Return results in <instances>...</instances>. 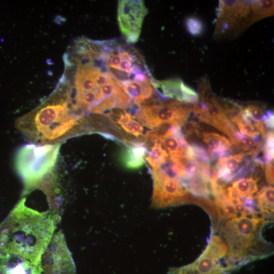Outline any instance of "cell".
<instances>
[{
    "instance_id": "1",
    "label": "cell",
    "mask_w": 274,
    "mask_h": 274,
    "mask_svg": "<svg viewBox=\"0 0 274 274\" xmlns=\"http://www.w3.org/2000/svg\"><path fill=\"white\" fill-rule=\"evenodd\" d=\"M60 144L23 146L18 151L15 166L26 185H37L45 176L54 175Z\"/></svg>"
},
{
    "instance_id": "2",
    "label": "cell",
    "mask_w": 274,
    "mask_h": 274,
    "mask_svg": "<svg viewBox=\"0 0 274 274\" xmlns=\"http://www.w3.org/2000/svg\"><path fill=\"white\" fill-rule=\"evenodd\" d=\"M248 215L231 219L222 228L229 247L227 256L235 267L234 263L247 257L259 239L261 227L266 222L254 215L252 217Z\"/></svg>"
},
{
    "instance_id": "3",
    "label": "cell",
    "mask_w": 274,
    "mask_h": 274,
    "mask_svg": "<svg viewBox=\"0 0 274 274\" xmlns=\"http://www.w3.org/2000/svg\"><path fill=\"white\" fill-rule=\"evenodd\" d=\"M193 106L190 103L170 100L139 108L133 117L152 130L165 124L181 127L186 124Z\"/></svg>"
},
{
    "instance_id": "4",
    "label": "cell",
    "mask_w": 274,
    "mask_h": 274,
    "mask_svg": "<svg viewBox=\"0 0 274 274\" xmlns=\"http://www.w3.org/2000/svg\"><path fill=\"white\" fill-rule=\"evenodd\" d=\"M249 1H220L215 38L235 37L251 24Z\"/></svg>"
},
{
    "instance_id": "5",
    "label": "cell",
    "mask_w": 274,
    "mask_h": 274,
    "mask_svg": "<svg viewBox=\"0 0 274 274\" xmlns=\"http://www.w3.org/2000/svg\"><path fill=\"white\" fill-rule=\"evenodd\" d=\"M154 191L153 203L158 208L184 202H194L188 190L179 182L178 177L170 167L153 168Z\"/></svg>"
},
{
    "instance_id": "6",
    "label": "cell",
    "mask_w": 274,
    "mask_h": 274,
    "mask_svg": "<svg viewBox=\"0 0 274 274\" xmlns=\"http://www.w3.org/2000/svg\"><path fill=\"white\" fill-rule=\"evenodd\" d=\"M147 12L143 1H118L117 20L121 33L127 42L134 43L138 41Z\"/></svg>"
},
{
    "instance_id": "7",
    "label": "cell",
    "mask_w": 274,
    "mask_h": 274,
    "mask_svg": "<svg viewBox=\"0 0 274 274\" xmlns=\"http://www.w3.org/2000/svg\"><path fill=\"white\" fill-rule=\"evenodd\" d=\"M41 266L45 274L76 273V267L67 248L64 252L56 251L53 241L43 257Z\"/></svg>"
},
{
    "instance_id": "8",
    "label": "cell",
    "mask_w": 274,
    "mask_h": 274,
    "mask_svg": "<svg viewBox=\"0 0 274 274\" xmlns=\"http://www.w3.org/2000/svg\"><path fill=\"white\" fill-rule=\"evenodd\" d=\"M42 271L41 265H36L15 254L0 258V274H41Z\"/></svg>"
},
{
    "instance_id": "9",
    "label": "cell",
    "mask_w": 274,
    "mask_h": 274,
    "mask_svg": "<svg viewBox=\"0 0 274 274\" xmlns=\"http://www.w3.org/2000/svg\"><path fill=\"white\" fill-rule=\"evenodd\" d=\"M158 83L165 96L176 98L181 102L194 105L199 100L198 94L180 79L163 80L158 81Z\"/></svg>"
},
{
    "instance_id": "10",
    "label": "cell",
    "mask_w": 274,
    "mask_h": 274,
    "mask_svg": "<svg viewBox=\"0 0 274 274\" xmlns=\"http://www.w3.org/2000/svg\"><path fill=\"white\" fill-rule=\"evenodd\" d=\"M155 79L143 82L129 81L118 85L135 104L139 105L150 99L153 92L152 83Z\"/></svg>"
},
{
    "instance_id": "11",
    "label": "cell",
    "mask_w": 274,
    "mask_h": 274,
    "mask_svg": "<svg viewBox=\"0 0 274 274\" xmlns=\"http://www.w3.org/2000/svg\"><path fill=\"white\" fill-rule=\"evenodd\" d=\"M201 134L210 154L216 152L229 151L232 148L231 142L223 135L213 132H203Z\"/></svg>"
},
{
    "instance_id": "12",
    "label": "cell",
    "mask_w": 274,
    "mask_h": 274,
    "mask_svg": "<svg viewBox=\"0 0 274 274\" xmlns=\"http://www.w3.org/2000/svg\"><path fill=\"white\" fill-rule=\"evenodd\" d=\"M251 24L273 14V1H250Z\"/></svg>"
},
{
    "instance_id": "13",
    "label": "cell",
    "mask_w": 274,
    "mask_h": 274,
    "mask_svg": "<svg viewBox=\"0 0 274 274\" xmlns=\"http://www.w3.org/2000/svg\"><path fill=\"white\" fill-rule=\"evenodd\" d=\"M146 150L143 146L129 147L124 152L122 160L125 165L130 168H139L144 162Z\"/></svg>"
},
{
    "instance_id": "14",
    "label": "cell",
    "mask_w": 274,
    "mask_h": 274,
    "mask_svg": "<svg viewBox=\"0 0 274 274\" xmlns=\"http://www.w3.org/2000/svg\"><path fill=\"white\" fill-rule=\"evenodd\" d=\"M257 179L253 177L241 179L232 183V187L240 197H252L258 191Z\"/></svg>"
},
{
    "instance_id": "15",
    "label": "cell",
    "mask_w": 274,
    "mask_h": 274,
    "mask_svg": "<svg viewBox=\"0 0 274 274\" xmlns=\"http://www.w3.org/2000/svg\"><path fill=\"white\" fill-rule=\"evenodd\" d=\"M273 187L271 186L263 188L256 196L257 203L260 211L265 214L273 213Z\"/></svg>"
},
{
    "instance_id": "16",
    "label": "cell",
    "mask_w": 274,
    "mask_h": 274,
    "mask_svg": "<svg viewBox=\"0 0 274 274\" xmlns=\"http://www.w3.org/2000/svg\"><path fill=\"white\" fill-rule=\"evenodd\" d=\"M117 123L120 124L126 132L135 136L142 135L144 131L143 126L127 112L120 113Z\"/></svg>"
},
{
    "instance_id": "17",
    "label": "cell",
    "mask_w": 274,
    "mask_h": 274,
    "mask_svg": "<svg viewBox=\"0 0 274 274\" xmlns=\"http://www.w3.org/2000/svg\"><path fill=\"white\" fill-rule=\"evenodd\" d=\"M146 159L153 168H157L165 164L169 159L166 151L160 143H156L146 157Z\"/></svg>"
},
{
    "instance_id": "18",
    "label": "cell",
    "mask_w": 274,
    "mask_h": 274,
    "mask_svg": "<svg viewBox=\"0 0 274 274\" xmlns=\"http://www.w3.org/2000/svg\"><path fill=\"white\" fill-rule=\"evenodd\" d=\"M242 107L243 114L249 122L261 121L264 115L265 107L257 104H249L246 107Z\"/></svg>"
},
{
    "instance_id": "19",
    "label": "cell",
    "mask_w": 274,
    "mask_h": 274,
    "mask_svg": "<svg viewBox=\"0 0 274 274\" xmlns=\"http://www.w3.org/2000/svg\"><path fill=\"white\" fill-rule=\"evenodd\" d=\"M245 154L243 152L229 157L220 158L217 164L222 165L226 167L230 173L236 170L239 163L243 160Z\"/></svg>"
},
{
    "instance_id": "20",
    "label": "cell",
    "mask_w": 274,
    "mask_h": 274,
    "mask_svg": "<svg viewBox=\"0 0 274 274\" xmlns=\"http://www.w3.org/2000/svg\"><path fill=\"white\" fill-rule=\"evenodd\" d=\"M186 26L188 31L193 36L199 35L203 30L202 22L195 17L187 18L186 21Z\"/></svg>"
},
{
    "instance_id": "21",
    "label": "cell",
    "mask_w": 274,
    "mask_h": 274,
    "mask_svg": "<svg viewBox=\"0 0 274 274\" xmlns=\"http://www.w3.org/2000/svg\"><path fill=\"white\" fill-rule=\"evenodd\" d=\"M239 130V132L246 136L253 138L255 134L258 131H256L251 122H246L242 120L235 123Z\"/></svg>"
},
{
    "instance_id": "22",
    "label": "cell",
    "mask_w": 274,
    "mask_h": 274,
    "mask_svg": "<svg viewBox=\"0 0 274 274\" xmlns=\"http://www.w3.org/2000/svg\"><path fill=\"white\" fill-rule=\"evenodd\" d=\"M191 147L194 152V157L199 158L203 162L209 163L210 156L205 149L196 144H193Z\"/></svg>"
},
{
    "instance_id": "23",
    "label": "cell",
    "mask_w": 274,
    "mask_h": 274,
    "mask_svg": "<svg viewBox=\"0 0 274 274\" xmlns=\"http://www.w3.org/2000/svg\"><path fill=\"white\" fill-rule=\"evenodd\" d=\"M264 167L267 182L270 185H273V161L266 164Z\"/></svg>"
},
{
    "instance_id": "24",
    "label": "cell",
    "mask_w": 274,
    "mask_h": 274,
    "mask_svg": "<svg viewBox=\"0 0 274 274\" xmlns=\"http://www.w3.org/2000/svg\"><path fill=\"white\" fill-rule=\"evenodd\" d=\"M86 118V117L84 118V119H85ZM82 122H83V121H82ZM81 124H82V123H81ZM80 133H81V128H80Z\"/></svg>"
},
{
    "instance_id": "25",
    "label": "cell",
    "mask_w": 274,
    "mask_h": 274,
    "mask_svg": "<svg viewBox=\"0 0 274 274\" xmlns=\"http://www.w3.org/2000/svg\"><path fill=\"white\" fill-rule=\"evenodd\" d=\"M91 117V116H90V117ZM89 117H88V118H89Z\"/></svg>"
}]
</instances>
